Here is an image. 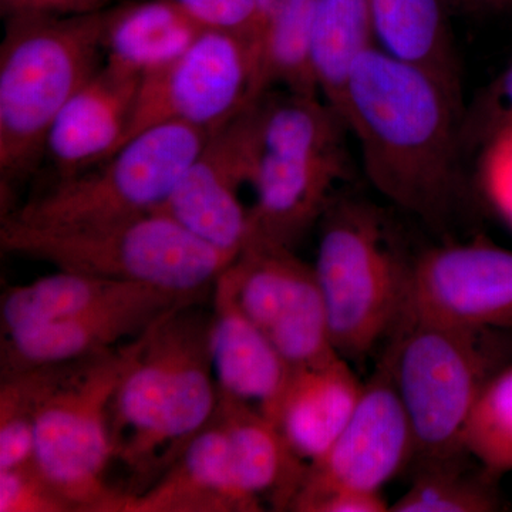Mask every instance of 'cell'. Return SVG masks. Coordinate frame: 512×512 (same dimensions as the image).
Masks as SVG:
<instances>
[{
	"instance_id": "1",
	"label": "cell",
	"mask_w": 512,
	"mask_h": 512,
	"mask_svg": "<svg viewBox=\"0 0 512 512\" xmlns=\"http://www.w3.org/2000/svg\"><path fill=\"white\" fill-rule=\"evenodd\" d=\"M464 107L433 74L370 46L350 67L336 111L375 190L448 232L468 191Z\"/></svg>"
},
{
	"instance_id": "2",
	"label": "cell",
	"mask_w": 512,
	"mask_h": 512,
	"mask_svg": "<svg viewBox=\"0 0 512 512\" xmlns=\"http://www.w3.org/2000/svg\"><path fill=\"white\" fill-rule=\"evenodd\" d=\"M210 326L198 302L165 313L114 393L111 454L130 474L127 497L163 476L217 412Z\"/></svg>"
},
{
	"instance_id": "3",
	"label": "cell",
	"mask_w": 512,
	"mask_h": 512,
	"mask_svg": "<svg viewBox=\"0 0 512 512\" xmlns=\"http://www.w3.org/2000/svg\"><path fill=\"white\" fill-rule=\"evenodd\" d=\"M106 10L73 18L5 19L0 43V207L16 208L60 111L103 66Z\"/></svg>"
},
{
	"instance_id": "4",
	"label": "cell",
	"mask_w": 512,
	"mask_h": 512,
	"mask_svg": "<svg viewBox=\"0 0 512 512\" xmlns=\"http://www.w3.org/2000/svg\"><path fill=\"white\" fill-rule=\"evenodd\" d=\"M258 100L247 242L295 249L350 177L349 130L322 96L272 90Z\"/></svg>"
},
{
	"instance_id": "5",
	"label": "cell",
	"mask_w": 512,
	"mask_h": 512,
	"mask_svg": "<svg viewBox=\"0 0 512 512\" xmlns=\"http://www.w3.org/2000/svg\"><path fill=\"white\" fill-rule=\"evenodd\" d=\"M0 248L62 271L194 296H207L238 256L212 247L161 211L74 225L2 220Z\"/></svg>"
},
{
	"instance_id": "6",
	"label": "cell",
	"mask_w": 512,
	"mask_h": 512,
	"mask_svg": "<svg viewBox=\"0 0 512 512\" xmlns=\"http://www.w3.org/2000/svg\"><path fill=\"white\" fill-rule=\"evenodd\" d=\"M413 258L394 244L372 202L333 197L320 220L315 272L333 346L346 360H365L389 339L406 303Z\"/></svg>"
},
{
	"instance_id": "7",
	"label": "cell",
	"mask_w": 512,
	"mask_h": 512,
	"mask_svg": "<svg viewBox=\"0 0 512 512\" xmlns=\"http://www.w3.org/2000/svg\"><path fill=\"white\" fill-rule=\"evenodd\" d=\"M507 330H471L400 320L382 360L409 416L414 460L467 454L464 427L487 380L512 359Z\"/></svg>"
},
{
	"instance_id": "8",
	"label": "cell",
	"mask_w": 512,
	"mask_h": 512,
	"mask_svg": "<svg viewBox=\"0 0 512 512\" xmlns=\"http://www.w3.org/2000/svg\"><path fill=\"white\" fill-rule=\"evenodd\" d=\"M147 330L124 345L63 363L37 413L35 464L74 512H123L127 495L106 478L113 461L110 406Z\"/></svg>"
},
{
	"instance_id": "9",
	"label": "cell",
	"mask_w": 512,
	"mask_h": 512,
	"mask_svg": "<svg viewBox=\"0 0 512 512\" xmlns=\"http://www.w3.org/2000/svg\"><path fill=\"white\" fill-rule=\"evenodd\" d=\"M210 133L183 123L148 127L103 163L57 180L2 220L74 225L160 211Z\"/></svg>"
},
{
	"instance_id": "10",
	"label": "cell",
	"mask_w": 512,
	"mask_h": 512,
	"mask_svg": "<svg viewBox=\"0 0 512 512\" xmlns=\"http://www.w3.org/2000/svg\"><path fill=\"white\" fill-rule=\"evenodd\" d=\"M251 82L247 33L204 29L183 55L141 80L120 147L157 124L183 123L212 133L251 103Z\"/></svg>"
},
{
	"instance_id": "11",
	"label": "cell",
	"mask_w": 512,
	"mask_h": 512,
	"mask_svg": "<svg viewBox=\"0 0 512 512\" xmlns=\"http://www.w3.org/2000/svg\"><path fill=\"white\" fill-rule=\"evenodd\" d=\"M242 311L292 367L338 356L315 266L293 249L248 242L229 265Z\"/></svg>"
},
{
	"instance_id": "12",
	"label": "cell",
	"mask_w": 512,
	"mask_h": 512,
	"mask_svg": "<svg viewBox=\"0 0 512 512\" xmlns=\"http://www.w3.org/2000/svg\"><path fill=\"white\" fill-rule=\"evenodd\" d=\"M400 320L512 330V249L473 239L414 256Z\"/></svg>"
},
{
	"instance_id": "13",
	"label": "cell",
	"mask_w": 512,
	"mask_h": 512,
	"mask_svg": "<svg viewBox=\"0 0 512 512\" xmlns=\"http://www.w3.org/2000/svg\"><path fill=\"white\" fill-rule=\"evenodd\" d=\"M416 456L409 416L386 363L363 384L355 412L335 443L308 464L289 511L306 512L322 495L339 490L380 493Z\"/></svg>"
},
{
	"instance_id": "14",
	"label": "cell",
	"mask_w": 512,
	"mask_h": 512,
	"mask_svg": "<svg viewBox=\"0 0 512 512\" xmlns=\"http://www.w3.org/2000/svg\"><path fill=\"white\" fill-rule=\"evenodd\" d=\"M259 148V100L212 131L161 212L212 247L239 255L249 237L241 190L251 185Z\"/></svg>"
},
{
	"instance_id": "15",
	"label": "cell",
	"mask_w": 512,
	"mask_h": 512,
	"mask_svg": "<svg viewBox=\"0 0 512 512\" xmlns=\"http://www.w3.org/2000/svg\"><path fill=\"white\" fill-rule=\"evenodd\" d=\"M204 298L141 286L92 311L2 336V375L106 352L123 339L137 338L165 313Z\"/></svg>"
},
{
	"instance_id": "16",
	"label": "cell",
	"mask_w": 512,
	"mask_h": 512,
	"mask_svg": "<svg viewBox=\"0 0 512 512\" xmlns=\"http://www.w3.org/2000/svg\"><path fill=\"white\" fill-rule=\"evenodd\" d=\"M210 356L218 390L274 421L293 367L245 315L229 266L211 291Z\"/></svg>"
},
{
	"instance_id": "17",
	"label": "cell",
	"mask_w": 512,
	"mask_h": 512,
	"mask_svg": "<svg viewBox=\"0 0 512 512\" xmlns=\"http://www.w3.org/2000/svg\"><path fill=\"white\" fill-rule=\"evenodd\" d=\"M141 80L103 63L67 101L46 140L45 156L57 180L83 173L119 150Z\"/></svg>"
},
{
	"instance_id": "18",
	"label": "cell",
	"mask_w": 512,
	"mask_h": 512,
	"mask_svg": "<svg viewBox=\"0 0 512 512\" xmlns=\"http://www.w3.org/2000/svg\"><path fill=\"white\" fill-rule=\"evenodd\" d=\"M262 507L239 487L227 433L214 414L163 476L126 498L123 512H258Z\"/></svg>"
},
{
	"instance_id": "19",
	"label": "cell",
	"mask_w": 512,
	"mask_h": 512,
	"mask_svg": "<svg viewBox=\"0 0 512 512\" xmlns=\"http://www.w3.org/2000/svg\"><path fill=\"white\" fill-rule=\"evenodd\" d=\"M363 384L340 355L293 367L274 423L296 456L311 464L329 450L355 412Z\"/></svg>"
},
{
	"instance_id": "20",
	"label": "cell",
	"mask_w": 512,
	"mask_h": 512,
	"mask_svg": "<svg viewBox=\"0 0 512 512\" xmlns=\"http://www.w3.org/2000/svg\"><path fill=\"white\" fill-rule=\"evenodd\" d=\"M318 0H255L247 32L251 101L272 90L320 96L313 69Z\"/></svg>"
},
{
	"instance_id": "21",
	"label": "cell",
	"mask_w": 512,
	"mask_h": 512,
	"mask_svg": "<svg viewBox=\"0 0 512 512\" xmlns=\"http://www.w3.org/2000/svg\"><path fill=\"white\" fill-rule=\"evenodd\" d=\"M215 417L227 433L239 487L261 503L268 498L276 511H289L308 463L293 453L274 421L251 404L220 392Z\"/></svg>"
},
{
	"instance_id": "22",
	"label": "cell",
	"mask_w": 512,
	"mask_h": 512,
	"mask_svg": "<svg viewBox=\"0 0 512 512\" xmlns=\"http://www.w3.org/2000/svg\"><path fill=\"white\" fill-rule=\"evenodd\" d=\"M453 12L450 0H370L377 49L433 74L463 101L461 63L451 28Z\"/></svg>"
},
{
	"instance_id": "23",
	"label": "cell",
	"mask_w": 512,
	"mask_h": 512,
	"mask_svg": "<svg viewBox=\"0 0 512 512\" xmlns=\"http://www.w3.org/2000/svg\"><path fill=\"white\" fill-rule=\"evenodd\" d=\"M204 29L168 0L114 3L104 15V63L144 79L183 55Z\"/></svg>"
},
{
	"instance_id": "24",
	"label": "cell",
	"mask_w": 512,
	"mask_h": 512,
	"mask_svg": "<svg viewBox=\"0 0 512 512\" xmlns=\"http://www.w3.org/2000/svg\"><path fill=\"white\" fill-rule=\"evenodd\" d=\"M141 284L114 281L80 272L59 271L3 292L2 336L43 323L70 318L137 291Z\"/></svg>"
},
{
	"instance_id": "25",
	"label": "cell",
	"mask_w": 512,
	"mask_h": 512,
	"mask_svg": "<svg viewBox=\"0 0 512 512\" xmlns=\"http://www.w3.org/2000/svg\"><path fill=\"white\" fill-rule=\"evenodd\" d=\"M373 43L370 0H318L313 69L320 96L338 107L352 64Z\"/></svg>"
},
{
	"instance_id": "26",
	"label": "cell",
	"mask_w": 512,
	"mask_h": 512,
	"mask_svg": "<svg viewBox=\"0 0 512 512\" xmlns=\"http://www.w3.org/2000/svg\"><path fill=\"white\" fill-rule=\"evenodd\" d=\"M463 456L420 463L409 490L392 512H494L505 510L498 478L483 467L466 466Z\"/></svg>"
},
{
	"instance_id": "27",
	"label": "cell",
	"mask_w": 512,
	"mask_h": 512,
	"mask_svg": "<svg viewBox=\"0 0 512 512\" xmlns=\"http://www.w3.org/2000/svg\"><path fill=\"white\" fill-rule=\"evenodd\" d=\"M62 370V363L2 375L0 383V470L35 461L36 419Z\"/></svg>"
},
{
	"instance_id": "28",
	"label": "cell",
	"mask_w": 512,
	"mask_h": 512,
	"mask_svg": "<svg viewBox=\"0 0 512 512\" xmlns=\"http://www.w3.org/2000/svg\"><path fill=\"white\" fill-rule=\"evenodd\" d=\"M464 451L488 473L512 471V359L487 380L464 427Z\"/></svg>"
},
{
	"instance_id": "29",
	"label": "cell",
	"mask_w": 512,
	"mask_h": 512,
	"mask_svg": "<svg viewBox=\"0 0 512 512\" xmlns=\"http://www.w3.org/2000/svg\"><path fill=\"white\" fill-rule=\"evenodd\" d=\"M461 133L467 156L512 137V60L464 107Z\"/></svg>"
},
{
	"instance_id": "30",
	"label": "cell",
	"mask_w": 512,
	"mask_h": 512,
	"mask_svg": "<svg viewBox=\"0 0 512 512\" xmlns=\"http://www.w3.org/2000/svg\"><path fill=\"white\" fill-rule=\"evenodd\" d=\"M0 512H74L35 461L0 470Z\"/></svg>"
},
{
	"instance_id": "31",
	"label": "cell",
	"mask_w": 512,
	"mask_h": 512,
	"mask_svg": "<svg viewBox=\"0 0 512 512\" xmlns=\"http://www.w3.org/2000/svg\"><path fill=\"white\" fill-rule=\"evenodd\" d=\"M180 6L204 28L248 32L255 0H168Z\"/></svg>"
},
{
	"instance_id": "32",
	"label": "cell",
	"mask_w": 512,
	"mask_h": 512,
	"mask_svg": "<svg viewBox=\"0 0 512 512\" xmlns=\"http://www.w3.org/2000/svg\"><path fill=\"white\" fill-rule=\"evenodd\" d=\"M114 0H0L3 19L16 16H73L94 15L114 5Z\"/></svg>"
},
{
	"instance_id": "33",
	"label": "cell",
	"mask_w": 512,
	"mask_h": 512,
	"mask_svg": "<svg viewBox=\"0 0 512 512\" xmlns=\"http://www.w3.org/2000/svg\"><path fill=\"white\" fill-rule=\"evenodd\" d=\"M390 505L382 493L369 491L339 490L322 495L309 505L306 512H386Z\"/></svg>"
},
{
	"instance_id": "34",
	"label": "cell",
	"mask_w": 512,
	"mask_h": 512,
	"mask_svg": "<svg viewBox=\"0 0 512 512\" xmlns=\"http://www.w3.org/2000/svg\"><path fill=\"white\" fill-rule=\"evenodd\" d=\"M454 12L471 16L498 15L512 9V0H450Z\"/></svg>"
}]
</instances>
